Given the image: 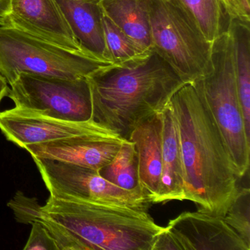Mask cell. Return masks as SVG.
<instances>
[{
  "instance_id": "ac0fdd59",
  "label": "cell",
  "mask_w": 250,
  "mask_h": 250,
  "mask_svg": "<svg viewBox=\"0 0 250 250\" xmlns=\"http://www.w3.org/2000/svg\"><path fill=\"white\" fill-rule=\"evenodd\" d=\"M195 21L208 42L229 33L232 15L225 0H173Z\"/></svg>"
},
{
  "instance_id": "d4e9b609",
  "label": "cell",
  "mask_w": 250,
  "mask_h": 250,
  "mask_svg": "<svg viewBox=\"0 0 250 250\" xmlns=\"http://www.w3.org/2000/svg\"><path fill=\"white\" fill-rule=\"evenodd\" d=\"M232 17L250 20V0H225Z\"/></svg>"
},
{
  "instance_id": "cb8c5ba5",
  "label": "cell",
  "mask_w": 250,
  "mask_h": 250,
  "mask_svg": "<svg viewBox=\"0 0 250 250\" xmlns=\"http://www.w3.org/2000/svg\"><path fill=\"white\" fill-rule=\"evenodd\" d=\"M42 222L56 241L60 250H83L81 244L66 228L43 214Z\"/></svg>"
},
{
  "instance_id": "5b68a950",
  "label": "cell",
  "mask_w": 250,
  "mask_h": 250,
  "mask_svg": "<svg viewBox=\"0 0 250 250\" xmlns=\"http://www.w3.org/2000/svg\"><path fill=\"white\" fill-rule=\"evenodd\" d=\"M112 62L74 52L9 26H0V75L8 84L20 74L88 78Z\"/></svg>"
},
{
  "instance_id": "ba28073f",
  "label": "cell",
  "mask_w": 250,
  "mask_h": 250,
  "mask_svg": "<svg viewBox=\"0 0 250 250\" xmlns=\"http://www.w3.org/2000/svg\"><path fill=\"white\" fill-rule=\"evenodd\" d=\"M33 159L53 197L138 210H147L151 204L141 188H120L103 178L99 170L60 161Z\"/></svg>"
},
{
  "instance_id": "9a60e30c",
  "label": "cell",
  "mask_w": 250,
  "mask_h": 250,
  "mask_svg": "<svg viewBox=\"0 0 250 250\" xmlns=\"http://www.w3.org/2000/svg\"><path fill=\"white\" fill-rule=\"evenodd\" d=\"M162 170L159 196L155 203L185 200L184 166L178 124L169 104L162 111Z\"/></svg>"
},
{
  "instance_id": "44dd1931",
  "label": "cell",
  "mask_w": 250,
  "mask_h": 250,
  "mask_svg": "<svg viewBox=\"0 0 250 250\" xmlns=\"http://www.w3.org/2000/svg\"><path fill=\"white\" fill-rule=\"evenodd\" d=\"M227 224L250 247V190L238 187L236 194L223 216Z\"/></svg>"
},
{
  "instance_id": "277c9868",
  "label": "cell",
  "mask_w": 250,
  "mask_h": 250,
  "mask_svg": "<svg viewBox=\"0 0 250 250\" xmlns=\"http://www.w3.org/2000/svg\"><path fill=\"white\" fill-rule=\"evenodd\" d=\"M192 83L210 110L242 178L250 168V134L238 98L229 31L212 43L208 68Z\"/></svg>"
},
{
  "instance_id": "30bf717a",
  "label": "cell",
  "mask_w": 250,
  "mask_h": 250,
  "mask_svg": "<svg viewBox=\"0 0 250 250\" xmlns=\"http://www.w3.org/2000/svg\"><path fill=\"white\" fill-rule=\"evenodd\" d=\"M0 131L8 141L22 148L80 134L115 133L94 120L85 122L65 121L41 111L16 106L0 112Z\"/></svg>"
},
{
  "instance_id": "603a6c76",
  "label": "cell",
  "mask_w": 250,
  "mask_h": 250,
  "mask_svg": "<svg viewBox=\"0 0 250 250\" xmlns=\"http://www.w3.org/2000/svg\"><path fill=\"white\" fill-rule=\"evenodd\" d=\"M24 250H60L56 241L42 221L32 224L30 236Z\"/></svg>"
},
{
  "instance_id": "ffe728a7",
  "label": "cell",
  "mask_w": 250,
  "mask_h": 250,
  "mask_svg": "<svg viewBox=\"0 0 250 250\" xmlns=\"http://www.w3.org/2000/svg\"><path fill=\"white\" fill-rule=\"evenodd\" d=\"M102 23L108 58L112 63H124L142 58L150 52L143 50L104 12Z\"/></svg>"
},
{
  "instance_id": "e0dca14e",
  "label": "cell",
  "mask_w": 250,
  "mask_h": 250,
  "mask_svg": "<svg viewBox=\"0 0 250 250\" xmlns=\"http://www.w3.org/2000/svg\"><path fill=\"white\" fill-rule=\"evenodd\" d=\"M229 34L238 98L246 128L250 134V20L232 17Z\"/></svg>"
},
{
  "instance_id": "6da1fadb",
  "label": "cell",
  "mask_w": 250,
  "mask_h": 250,
  "mask_svg": "<svg viewBox=\"0 0 250 250\" xmlns=\"http://www.w3.org/2000/svg\"><path fill=\"white\" fill-rule=\"evenodd\" d=\"M170 106L181 140L185 200L199 211L223 217L241 178L221 131L192 83L173 95Z\"/></svg>"
},
{
  "instance_id": "4fadbf2b",
  "label": "cell",
  "mask_w": 250,
  "mask_h": 250,
  "mask_svg": "<svg viewBox=\"0 0 250 250\" xmlns=\"http://www.w3.org/2000/svg\"><path fill=\"white\" fill-rule=\"evenodd\" d=\"M162 127V112H158L137 124L127 138L137 151L140 188L151 203H155L160 191Z\"/></svg>"
},
{
  "instance_id": "484cf974",
  "label": "cell",
  "mask_w": 250,
  "mask_h": 250,
  "mask_svg": "<svg viewBox=\"0 0 250 250\" xmlns=\"http://www.w3.org/2000/svg\"><path fill=\"white\" fill-rule=\"evenodd\" d=\"M11 0H0V26L6 24L7 17L11 9Z\"/></svg>"
},
{
  "instance_id": "52a82bcc",
  "label": "cell",
  "mask_w": 250,
  "mask_h": 250,
  "mask_svg": "<svg viewBox=\"0 0 250 250\" xmlns=\"http://www.w3.org/2000/svg\"><path fill=\"white\" fill-rule=\"evenodd\" d=\"M9 86L8 96L16 106L41 111L65 121L93 120L91 89L87 78L21 74Z\"/></svg>"
},
{
  "instance_id": "d6986e66",
  "label": "cell",
  "mask_w": 250,
  "mask_h": 250,
  "mask_svg": "<svg viewBox=\"0 0 250 250\" xmlns=\"http://www.w3.org/2000/svg\"><path fill=\"white\" fill-rule=\"evenodd\" d=\"M99 172L103 178L120 188H140L138 159L134 143L127 139L124 140L112 161Z\"/></svg>"
},
{
  "instance_id": "4316f807",
  "label": "cell",
  "mask_w": 250,
  "mask_h": 250,
  "mask_svg": "<svg viewBox=\"0 0 250 250\" xmlns=\"http://www.w3.org/2000/svg\"><path fill=\"white\" fill-rule=\"evenodd\" d=\"M9 90V84L7 83L5 79L0 75V103H1L4 98L8 96Z\"/></svg>"
},
{
  "instance_id": "3957f363",
  "label": "cell",
  "mask_w": 250,
  "mask_h": 250,
  "mask_svg": "<svg viewBox=\"0 0 250 250\" xmlns=\"http://www.w3.org/2000/svg\"><path fill=\"white\" fill-rule=\"evenodd\" d=\"M43 216L66 228L83 250H152L159 226L147 210L49 195Z\"/></svg>"
},
{
  "instance_id": "7a4b0ae2",
  "label": "cell",
  "mask_w": 250,
  "mask_h": 250,
  "mask_svg": "<svg viewBox=\"0 0 250 250\" xmlns=\"http://www.w3.org/2000/svg\"><path fill=\"white\" fill-rule=\"evenodd\" d=\"M87 79L93 119L125 139L137 124L162 112L187 83L154 49L102 68Z\"/></svg>"
},
{
  "instance_id": "8fae6325",
  "label": "cell",
  "mask_w": 250,
  "mask_h": 250,
  "mask_svg": "<svg viewBox=\"0 0 250 250\" xmlns=\"http://www.w3.org/2000/svg\"><path fill=\"white\" fill-rule=\"evenodd\" d=\"M5 26L69 50L89 54L76 39L58 0H11Z\"/></svg>"
},
{
  "instance_id": "7402d4cb",
  "label": "cell",
  "mask_w": 250,
  "mask_h": 250,
  "mask_svg": "<svg viewBox=\"0 0 250 250\" xmlns=\"http://www.w3.org/2000/svg\"><path fill=\"white\" fill-rule=\"evenodd\" d=\"M8 206L20 223L32 225L33 222L42 221L43 206L39 204L36 197H27L22 191H17L8 202Z\"/></svg>"
},
{
  "instance_id": "5bb4252c",
  "label": "cell",
  "mask_w": 250,
  "mask_h": 250,
  "mask_svg": "<svg viewBox=\"0 0 250 250\" xmlns=\"http://www.w3.org/2000/svg\"><path fill=\"white\" fill-rule=\"evenodd\" d=\"M58 2L82 48L99 59L112 62L108 58L105 44L101 0H58Z\"/></svg>"
},
{
  "instance_id": "8992f818",
  "label": "cell",
  "mask_w": 250,
  "mask_h": 250,
  "mask_svg": "<svg viewBox=\"0 0 250 250\" xmlns=\"http://www.w3.org/2000/svg\"><path fill=\"white\" fill-rule=\"evenodd\" d=\"M153 49L185 83H192L207 71L212 43L195 21L173 0H149Z\"/></svg>"
},
{
  "instance_id": "2e32d148",
  "label": "cell",
  "mask_w": 250,
  "mask_h": 250,
  "mask_svg": "<svg viewBox=\"0 0 250 250\" xmlns=\"http://www.w3.org/2000/svg\"><path fill=\"white\" fill-rule=\"evenodd\" d=\"M104 14L143 50L153 49L149 0H101Z\"/></svg>"
},
{
  "instance_id": "7c38bea8",
  "label": "cell",
  "mask_w": 250,
  "mask_h": 250,
  "mask_svg": "<svg viewBox=\"0 0 250 250\" xmlns=\"http://www.w3.org/2000/svg\"><path fill=\"white\" fill-rule=\"evenodd\" d=\"M123 138L116 133L80 134L25 146L32 158L67 162L99 170L112 161Z\"/></svg>"
},
{
  "instance_id": "9c48e42d",
  "label": "cell",
  "mask_w": 250,
  "mask_h": 250,
  "mask_svg": "<svg viewBox=\"0 0 250 250\" xmlns=\"http://www.w3.org/2000/svg\"><path fill=\"white\" fill-rule=\"evenodd\" d=\"M152 250H250L221 216L186 211L158 234Z\"/></svg>"
}]
</instances>
